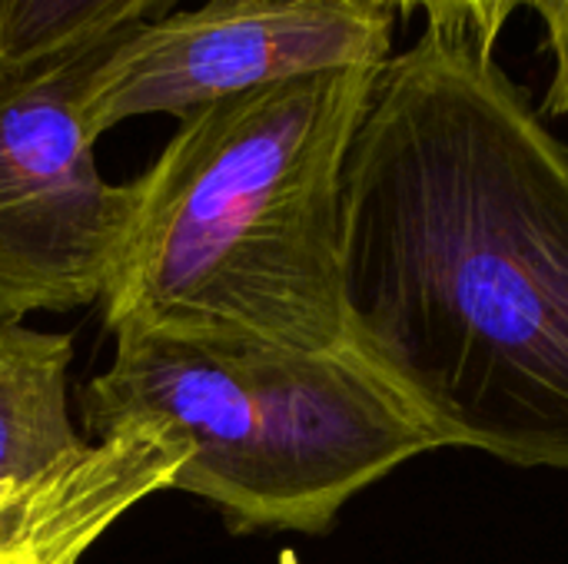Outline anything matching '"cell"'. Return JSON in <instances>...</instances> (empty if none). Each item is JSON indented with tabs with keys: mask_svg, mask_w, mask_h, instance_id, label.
Wrapping results in <instances>:
<instances>
[{
	"mask_svg": "<svg viewBox=\"0 0 568 564\" xmlns=\"http://www.w3.org/2000/svg\"><path fill=\"white\" fill-rule=\"evenodd\" d=\"M346 342L439 449L568 472V150L459 17H426L343 160Z\"/></svg>",
	"mask_w": 568,
	"mask_h": 564,
	"instance_id": "obj_1",
	"label": "cell"
},
{
	"mask_svg": "<svg viewBox=\"0 0 568 564\" xmlns=\"http://www.w3.org/2000/svg\"><path fill=\"white\" fill-rule=\"evenodd\" d=\"M379 66L326 70L216 100L133 180L103 293L110 332L339 349L349 140Z\"/></svg>",
	"mask_w": 568,
	"mask_h": 564,
	"instance_id": "obj_2",
	"label": "cell"
},
{
	"mask_svg": "<svg viewBox=\"0 0 568 564\" xmlns=\"http://www.w3.org/2000/svg\"><path fill=\"white\" fill-rule=\"evenodd\" d=\"M143 422L186 445L170 489L213 502L233 532L323 535L353 495L439 449L353 346L116 332L110 369L83 389V425L100 442Z\"/></svg>",
	"mask_w": 568,
	"mask_h": 564,
	"instance_id": "obj_3",
	"label": "cell"
},
{
	"mask_svg": "<svg viewBox=\"0 0 568 564\" xmlns=\"http://www.w3.org/2000/svg\"><path fill=\"white\" fill-rule=\"evenodd\" d=\"M100 47L0 70V326L103 302L120 263L133 183L100 176L80 116Z\"/></svg>",
	"mask_w": 568,
	"mask_h": 564,
	"instance_id": "obj_4",
	"label": "cell"
},
{
	"mask_svg": "<svg viewBox=\"0 0 568 564\" xmlns=\"http://www.w3.org/2000/svg\"><path fill=\"white\" fill-rule=\"evenodd\" d=\"M393 23L389 0H206L110 37L87 73L80 116L100 140L130 116L186 120L266 83L383 66Z\"/></svg>",
	"mask_w": 568,
	"mask_h": 564,
	"instance_id": "obj_5",
	"label": "cell"
},
{
	"mask_svg": "<svg viewBox=\"0 0 568 564\" xmlns=\"http://www.w3.org/2000/svg\"><path fill=\"white\" fill-rule=\"evenodd\" d=\"M186 445L143 422L90 442L47 479L0 489V558L80 562L130 509L173 485Z\"/></svg>",
	"mask_w": 568,
	"mask_h": 564,
	"instance_id": "obj_6",
	"label": "cell"
},
{
	"mask_svg": "<svg viewBox=\"0 0 568 564\" xmlns=\"http://www.w3.org/2000/svg\"><path fill=\"white\" fill-rule=\"evenodd\" d=\"M70 332L0 326V489L47 479L90 442L67 409Z\"/></svg>",
	"mask_w": 568,
	"mask_h": 564,
	"instance_id": "obj_7",
	"label": "cell"
},
{
	"mask_svg": "<svg viewBox=\"0 0 568 564\" xmlns=\"http://www.w3.org/2000/svg\"><path fill=\"white\" fill-rule=\"evenodd\" d=\"M173 0H0V70L93 50Z\"/></svg>",
	"mask_w": 568,
	"mask_h": 564,
	"instance_id": "obj_8",
	"label": "cell"
},
{
	"mask_svg": "<svg viewBox=\"0 0 568 564\" xmlns=\"http://www.w3.org/2000/svg\"><path fill=\"white\" fill-rule=\"evenodd\" d=\"M396 10L423 7L426 17H459L476 23L489 40H499L513 10L529 7L542 23V50L552 63L546 110L568 113V0H389Z\"/></svg>",
	"mask_w": 568,
	"mask_h": 564,
	"instance_id": "obj_9",
	"label": "cell"
},
{
	"mask_svg": "<svg viewBox=\"0 0 568 564\" xmlns=\"http://www.w3.org/2000/svg\"><path fill=\"white\" fill-rule=\"evenodd\" d=\"M0 564H80L67 558H0Z\"/></svg>",
	"mask_w": 568,
	"mask_h": 564,
	"instance_id": "obj_10",
	"label": "cell"
}]
</instances>
